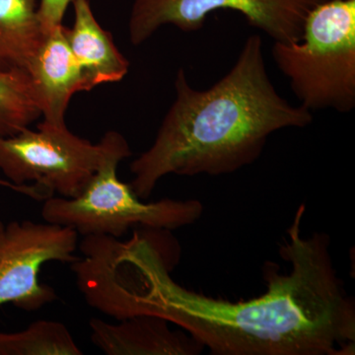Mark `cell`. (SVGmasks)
<instances>
[{"label":"cell","mask_w":355,"mask_h":355,"mask_svg":"<svg viewBox=\"0 0 355 355\" xmlns=\"http://www.w3.org/2000/svg\"><path fill=\"white\" fill-rule=\"evenodd\" d=\"M299 207L280 253L288 273L266 270V292L230 302L189 291L148 238L121 250L103 286V308L116 321L162 318L216 355L354 354L355 305L338 277L326 233L304 236Z\"/></svg>","instance_id":"cell-1"},{"label":"cell","mask_w":355,"mask_h":355,"mask_svg":"<svg viewBox=\"0 0 355 355\" xmlns=\"http://www.w3.org/2000/svg\"><path fill=\"white\" fill-rule=\"evenodd\" d=\"M176 98L150 148L130 164V187L150 197L167 175L221 176L258 160L268 137L302 128L313 116L277 93L266 70L260 35L245 42L232 69L211 87H191L183 69L175 79Z\"/></svg>","instance_id":"cell-2"},{"label":"cell","mask_w":355,"mask_h":355,"mask_svg":"<svg viewBox=\"0 0 355 355\" xmlns=\"http://www.w3.org/2000/svg\"><path fill=\"white\" fill-rule=\"evenodd\" d=\"M132 150L121 133L111 130L108 153L80 195L44 200V220L74 229L81 236L121 238L130 229L174 230L196 223L203 214L198 200L163 198L142 202L130 184L119 179L116 170Z\"/></svg>","instance_id":"cell-3"},{"label":"cell","mask_w":355,"mask_h":355,"mask_svg":"<svg viewBox=\"0 0 355 355\" xmlns=\"http://www.w3.org/2000/svg\"><path fill=\"white\" fill-rule=\"evenodd\" d=\"M272 55L308 111L355 107V0H324L308 14L300 42H275Z\"/></svg>","instance_id":"cell-4"},{"label":"cell","mask_w":355,"mask_h":355,"mask_svg":"<svg viewBox=\"0 0 355 355\" xmlns=\"http://www.w3.org/2000/svg\"><path fill=\"white\" fill-rule=\"evenodd\" d=\"M111 132L98 144L73 135L67 125L42 121L12 137H0V170L27 197L44 202L83 193L108 153Z\"/></svg>","instance_id":"cell-5"},{"label":"cell","mask_w":355,"mask_h":355,"mask_svg":"<svg viewBox=\"0 0 355 355\" xmlns=\"http://www.w3.org/2000/svg\"><path fill=\"white\" fill-rule=\"evenodd\" d=\"M324 0H135L128 34L135 46L150 38L159 28L173 25L183 32L202 29L210 13L237 11L248 24L275 42H300L306 17Z\"/></svg>","instance_id":"cell-6"},{"label":"cell","mask_w":355,"mask_h":355,"mask_svg":"<svg viewBox=\"0 0 355 355\" xmlns=\"http://www.w3.org/2000/svg\"><path fill=\"white\" fill-rule=\"evenodd\" d=\"M78 237L74 229L50 222L0 220V305L32 313L57 300L39 273L50 261L78 260Z\"/></svg>","instance_id":"cell-7"},{"label":"cell","mask_w":355,"mask_h":355,"mask_svg":"<svg viewBox=\"0 0 355 355\" xmlns=\"http://www.w3.org/2000/svg\"><path fill=\"white\" fill-rule=\"evenodd\" d=\"M67 30L62 24L49 32L27 70L36 89L43 121L49 125H65L72 96L93 89L70 49Z\"/></svg>","instance_id":"cell-8"},{"label":"cell","mask_w":355,"mask_h":355,"mask_svg":"<svg viewBox=\"0 0 355 355\" xmlns=\"http://www.w3.org/2000/svg\"><path fill=\"white\" fill-rule=\"evenodd\" d=\"M155 316H135L110 323L89 321L93 345L107 355H196L203 349L188 333L173 330Z\"/></svg>","instance_id":"cell-9"},{"label":"cell","mask_w":355,"mask_h":355,"mask_svg":"<svg viewBox=\"0 0 355 355\" xmlns=\"http://www.w3.org/2000/svg\"><path fill=\"white\" fill-rule=\"evenodd\" d=\"M74 23L67 38L92 88L105 83H120L130 62L114 44L111 33L96 19L88 0H73Z\"/></svg>","instance_id":"cell-10"},{"label":"cell","mask_w":355,"mask_h":355,"mask_svg":"<svg viewBox=\"0 0 355 355\" xmlns=\"http://www.w3.org/2000/svg\"><path fill=\"white\" fill-rule=\"evenodd\" d=\"M38 0H0V71L26 70L46 33Z\"/></svg>","instance_id":"cell-11"},{"label":"cell","mask_w":355,"mask_h":355,"mask_svg":"<svg viewBox=\"0 0 355 355\" xmlns=\"http://www.w3.org/2000/svg\"><path fill=\"white\" fill-rule=\"evenodd\" d=\"M41 116L38 96L29 72L0 71V137L17 135Z\"/></svg>","instance_id":"cell-12"},{"label":"cell","mask_w":355,"mask_h":355,"mask_svg":"<svg viewBox=\"0 0 355 355\" xmlns=\"http://www.w3.org/2000/svg\"><path fill=\"white\" fill-rule=\"evenodd\" d=\"M60 322L39 320L16 333L0 331V355H83Z\"/></svg>","instance_id":"cell-13"},{"label":"cell","mask_w":355,"mask_h":355,"mask_svg":"<svg viewBox=\"0 0 355 355\" xmlns=\"http://www.w3.org/2000/svg\"><path fill=\"white\" fill-rule=\"evenodd\" d=\"M73 0H40L38 13L46 34L62 24L67 7Z\"/></svg>","instance_id":"cell-14"},{"label":"cell","mask_w":355,"mask_h":355,"mask_svg":"<svg viewBox=\"0 0 355 355\" xmlns=\"http://www.w3.org/2000/svg\"><path fill=\"white\" fill-rule=\"evenodd\" d=\"M0 186L6 187V188L11 189V190L17 191V193H23L22 189L19 188V187L15 186L10 182L7 181V180L0 179Z\"/></svg>","instance_id":"cell-15"}]
</instances>
